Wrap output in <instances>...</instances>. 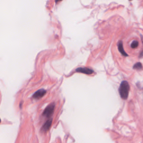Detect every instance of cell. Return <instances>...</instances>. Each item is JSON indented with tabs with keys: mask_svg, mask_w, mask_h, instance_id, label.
I'll return each instance as SVG.
<instances>
[{
	"mask_svg": "<svg viewBox=\"0 0 143 143\" xmlns=\"http://www.w3.org/2000/svg\"><path fill=\"white\" fill-rule=\"evenodd\" d=\"M130 48L133 49H137L139 46V41H137V40H134L132 41L130 44Z\"/></svg>",
	"mask_w": 143,
	"mask_h": 143,
	"instance_id": "8992f818",
	"label": "cell"
},
{
	"mask_svg": "<svg viewBox=\"0 0 143 143\" xmlns=\"http://www.w3.org/2000/svg\"><path fill=\"white\" fill-rule=\"evenodd\" d=\"M130 86L127 81H122L119 87V93L122 99H127L129 93Z\"/></svg>",
	"mask_w": 143,
	"mask_h": 143,
	"instance_id": "6da1fadb",
	"label": "cell"
},
{
	"mask_svg": "<svg viewBox=\"0 0 143 143\" xmlns=\"http://www.w3.org/2000/svg\"><path fill=\"white\" fill-rule=\"evenodd\" d=\"M52 121H53V119H49V120H47L44 124V125L43 126L42 128H41V131L43 132L48 131V130H49L50 127H51L52 124Z\"/></svg>",
	"mask_w": 143,
	"mask_h": 143,
	"instance_id": "277c9868",
	"label": "cell"
},
{
	"mask_svg": "<svg viewBox=\"0 0 143 143\" xmlns=\"http://www.w3.org/2000/svg\"><path fill=\"white\" fill-rule=\"evenodd\" d=\"M143 68L142 64L140 63H137L134 66V69H142Z\"/></svg>",
	"mask_w": 143,
	"mask_h": 143,
	"instance_id": "52a82bcc",
	"label": "cell"
},
{
	"mask_svg": "<svg viewBox=\"0 0 143 143\" xmlns=\"http://www.w3.org/2000/svg\"><path fill=\"white\" fill-rule=\"evenodd\" d=\"M0 123H1V119H0Z\"/></svg>",
	"mask_w": 143,
	"mask_h": 143,
	"instance_id": "9c48e42d",
	"label": "cell"
},
{
	"mask_svg": "<svg viewBox=\"0 0 143 143\" xmlns=\"http://www.w3.org/2000/svg\"><path fill=\"white\" fill-rule=\"evenodd\" d=\"M54 108H55V104L54 103H52V104L49 105L44 110V113H43V116L48 117V118L52 116L54 113Z\"/></svg>",
	"mask_w": 143,
	"mask_h": 143,
	"instance_id": "7a4b0ae2",
	"label": "cell"
},
{
	"mask_svg": "<svg viewBox=\"0 0 143 143\" xmlns=\"http://www.w3.org/2000/svg\"><path fill=\"white\" fill-rule=\"evenodd\" d=\"M46 90L44 89H40L38 90V91L35 92V93L34 94L33 97L35 99H40L41 97H43L46 93Z\"/></svg>",
	"mask_w": 143,
	"mask_h": 143,
	"instance_id": "5b68a950",
	"label": "cell"
},
{
	"mask_svg": "<svg viewBox=\"0 0 143 143\" xmlns=\"http://www.w3.org/2000/svg\"><path fill=\"white\" fill-rule=\"evenodd\" d=\"M76 72H79V73H82L86 75H92L94 71L93 70H92L91 69L88 68H78L75 70Z\"/></svg>",
	"mask_w": 143,
	"mask_h": 143,
	"instance_id": "3957f363",
	"label": "cell"
},
{
	"mask_svg": "<svg viewBox=\"0 0 143 143\" xmlns=\"http://www.w3.org/2000/svg\"><path fill=\"white\" fill-rule=\"evenodd\" d=\"M61 1H62V0H55V2L56 3H57V2H58Z\"/></svg>",
	"mask_w": 143,
	"mask_h": 143,
	"instance_id": "ba28073f",
	"label": "cell"
}]
</instances>
